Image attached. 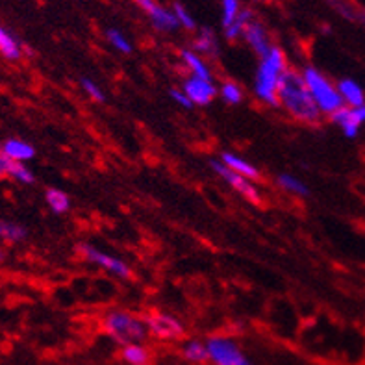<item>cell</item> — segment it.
<instances>
[{
    "label": "cell",
    "instance_id": "44dd1931",
    "mask_svg": "<svg viewBox=\"0 0 365 365\" xmlns=\"http://www.w3.org/2000/svg\"><path fill=\"white\" fill-rule=\"evenodd\" d=\"M250 21H255V14H252V9H249V8L241 9L236 21H234L230 26L225 28V36H227L228 41H236V39L243 37V30H245V26L250 23Z\"/></svg>",
    "mask_w": 365,
    "mask_h": 365
},
{
    "label": "cell",
    "instance_id": "3957f363",
    "mask_svg": "<svg viewBox=\"0 0 365 365\" xmlns=\"http://www.w3.org/2000/svg\"><path fill=\"white\" fill-rule=\"evenodd\" d=\"M104 330L110 334V338L119 345H130V343H143L148 338V329L145 319H139L138 315L130 312L115 310L104 317Z\"/></svg>",
    "mask_w": 365,
    "mask_h": 365
},
{
    "label": "cell",
    "instance_id": "d6a6232c",
    "mask_svg": "<svg viewBox=\"0 0 365 365\" xmlns=\"http://www.w3.org/2000/svg\"><path fill=\"white\" fill-rule=\"evenodd\" d=\"M132 2H134L135 6H139V8L143 9L145 14H148V11H150V9H153L154 6L158 4L156 0H132Z\"/></svg>",
    "mask_w": 365,
    "mask_h": 365
},
{
    "label": "cell",
    "instance_id": "9c48e42d",
    "mask_svg": "<svg viewBox=\"0 0 365 365\" xmlns=\"http://www.w3.org/2000/svg\"><path fill=\"white\" fill-rule=\"evenodd\" d=\"M330 120L334 125H338L349 139H354L360 132V126L365 123V104L358 108L341 106L330 115Z\"/></svg>",
    "mask_w": 365,
    "mask_h": 365
},
{
    "label": "cell",
    "instance_id": "5b68a950",
    "mask_svg": "<svg viewBox=\"0 0 365 365\" xmlns=\"http://www.w3.org/2000/svg\"><path fill=\"white\" fill-rule=\"evenodd\" d=\"M208 358L213 365H252L237 343L225 336H213L206 341Z\"/></svg>",
    "mask_w": 365,
    "mask_h": 365
},
{
    "label": "cell",
    "instance_id": "603a6c76",
    "mask_svg": "<svg viewBox=\"0 0 365 365\" xmlns=\"http://www.w3.org/2000/svg\"><path fill=\"white\" fill-rule=\"evenodd\" d=\"M45 199H46V204H48V208H51L54 213L69 212L71 200H69V197H67V193H65V191L56 190V187H51V190H46Z\"/></svg>",
    "mask_w": 365,
    "mask_h": 365
},
{
    "label": "cell",
    "instance_id": "277c9868",
    "mask_svg": "<svg viewBox=\"0 0 365 365\" xmlns=\"http://www.w3.org/2000/svg\"><path fill=\"white\" fill-rule=\"evenodd\" d=\"M302 78H304L306 88L310 91L312 98L315 101L317 108L324 115H332L334 111H338L339 108L345 106L341 95H339L338 88L330 82L319 69H315L312 65L302 69Z\"/></svg>",
    "mask_w": 365,
    "mask_h": 365
},
{
    "label": "cell",
    "instance_id": "30bf717a",
    "mask_svg": "<svg viewBox=\"0 0 365 365\" xmlns=\"http://www.w3.org/2000/svg\"><path fill=\"white\" fill-rule=\"evenodd\" d=\"M182 91L187 95L191 102H193V106H206L210 102L213 101V97L217 95V89L212 83V80H204V78H197V76H191L184 82V88Z\"/></svg>",
    "mask_w": 365,
    "mask_h": 365
},
{
    "label": "cell",
    "instance_id": "836d02e7",
    "mask_svg": "<svg viewBox=\"0 0 365 365\" xmlns=\"http://www.w3.org/2000/svg\"><path fill=\"white\" fill-rule=\"evenodd\" d=\"M4 259H6V250L2 249V247H0V264H2Z\"/></svg>",
    "mask_w": 365,
    "mask_h": 365
},
{
    "label": "cell",
    "instance_id": "4316f807",
    "mask_svg": "<svg viewBox=\"0 0 365 365\" xmlns=\"http://www.w3.org/2000/svg\"><path fill=\"white\" fill-rule=\"evenodd\" d=\"M222 26H230L237 19L241 11V2L240 0H222Z\"/></svg>",
    "mask_w": 365,
    "mask_h": 365
},
{
    "label": "cell",
    "instance_id": "f1b7e54d",
    "mask_svg": "<svg viewBox=\"0 0 365 365\" xmlns=\"http://www.w3.org/2000/svg\"><path fill=\"white\" fill-rule=\"evenodd\" d=\"M173 14L176 15V19H178L180 26H184L185 30H197V23H195L193 15L187 11V8H185L184 4H180V2H175V4H173Z\"/></svg>",
    "mask_w": 365,
    "mask_h": 365
},
{
    "label": "cell",
    "instance_id": "5bb4252c",
    "mask_svg": "<svg viewBox=\"0 0 365 365\" xmlns=\"http://www.w3.org/2000/svg\"><path fill=\"white\" fill-rule=\"evenodd\" d=\"M338 91L341 95L345 106L358 108L361 104H365V91L361 89L360 83H356L352 78H341L338 82Z\"/></svg>",
    "mask_w": 365,
    "mask_h": 365
},
{
    "label": "cell",
    "instance_id": "7402d4cb",
    "mask_svg": "<svg viewBox=\"0 0 365 365\" xmlns=\"http://www.w3.org/2000/svg\"><path fill=\"white\" fill-rule=\"evenodd\" d=\"M26 237V228L14 221L0 219V241L6 243H19Z\"/></svg>",
    "mask_w": 365,
    "mask_h": 365
},
{
    "label": "cell",
    "instance_id": "cb8c5ba5",
    "mask_svg": "<svg viewBox=\"0 0 365 365\" xmlns=\"http://www.w3.org/2000/svg\"><path fill=\"white\" fill-rule=\"evenodd\" d=\"M278 185H280L282 190L289 191V193L299 195V197H308V195H310V190L306 187L304 182L299 180V178H295L293 175H287V173H284V175H278Z\"/></svg>",
    "mask_w": 365,
    "mask_h": 365
},
{
    "label": "cell",
    "instance_id": "f546056e",
    "mask_svg": "<svg viewBox=\"0 0 365 365\" xmlns=\"http://www.w3.org/2000/svg\"><path fill=\"white\" fill-rule=\"evenodd\" d=\"M80 83H82V89L86 93H88L89 97L93 98V101L97 102H104V93H102V89L98 88L97 83H95V80H89V78H82L80 80Z\"/></svg>",
    "mask_w": 365,
    "mask_h": 365
},
{
    "label": "cell",
    "instance_id": "9a60e30c",
    "mask_svg": "<svg viewBox=\"0 0 365 365\" xmlns=\"http://www.w3.org/2000/svg\"><path fill=\"white\" fill-rule=\"evenodd\" d=\"M221 162L225 163V165L228 167V169H232V171H236L237 175L245 176V178H249V180H259V171L256 169L252 163H249L247 160H243V158L236 156V154L232 153H222L221 156Z\"/></svg>",
    "mask_w": 365,
    "mask_h": 365
},
{
    "label": "cell",
    "instance_id": "ffe728a7",
    "mask_svg": "<svg viewBox=\"0 0 365 365\" xmlns=\"http://www.w3.org/2000/svg\"><path fill=\"white\" fill-rule=\"evenodd\" d=\"M182 356L187 361H191V364H206V361L210 360L206 343L199 341V339H191V341L184 343V347H182Z\"/></svg>",
    "mask_w": 365,
    "mask_h": 365
},
{
    "label": "cell",
    "instance_id": "4dcf8cb0",
    "mask_svg": "<svg viewBox=\"0 0 365 365\" xmlns=\"http://www.w3.org/2000/svg\"><path fill=\"white\" fill-rule=\"evenodd\" d=\"M169 95H171V98L176 102V104H180V106L185 108V110L193 108V102L187 98V95H185L182 89H171V91H169Z\"/></svg>",
    "mask_w": 365,
    "mask_h": 365
},
{
    "label": "cell",
    "instance_id": "d4e9b609",
    "mask_svg": "<svg viewBox=\"0 0 365 365\" xmlns=\"http://www.w3.org/2000/svg\"><path fill=\"white\" fill-rule=\"evenodd\" d=\"M106 39L115 51L123 52V54H130V52H132V43H130L128 37L120 32V30H117V28H110V30H108Z\"/></svg>",
    "mask_w": 365,
    "mask_h": 365
},
{
    "label": "cell",
    "instance_id": "8fae6325",
    "mask_svg": "<svg viewBox=\"0 0 365 365\" xmlns=\"http://www.w3.org/2000/svg\"><path fill=\"white\" fill-rule=\"evenodd\" d=\"M243 37H245L247 45H249L259 58L267 54L269 48L273 46L271 39H269L267 30H265L264 24L258 23V21H250V23L247 24L245 30H243Z\"/></svg>",
    "mask_w": 365,
    "mask_h": 365
},
{
    "label": "cell",
    "instance_id": "6da1fadb",
    "mask_svg": "<svg viewBox=\"0 0 365 365\" xmlns=\"http://www.w3.org/2000/svg\"><path fill=\"white\" fill-rule=\"evenodd\" d=\"M278 102L286 108L289 115L306 125H317L323 115L306 88L302 74L289 67L278 83Z\"/></svg>",
    "mask_w": 365,
    "mask_h": 365
},
{
    "label": "cell",
    "instance_id": "83f0119b",
    "mask_svg": "<svg viewBox=\"0 0 365 365\" xmlns=\"http://www.w3.org/2000/svg\"><path fill=\"white\" fill-rule=\"evenodd\" d=\"M219 93H221L222 101L228 102V104H240V102L243 101V91H241L240 86L234 82L222 83L221 89H219Z\"/></svg>",
    "mask_w": 365,
    "mask_h": 365
},
{
    "label": "cell",
    "instance_id": "52a82bcc",
    "mask_svg": "<svg viewBox=\"0 0 365 365\" xmlns=\"http://www.w3.org/2000/svg\"><path fill=\"white\" fill-rule=\"evenodd\" d=\"M210 165H212L213 171L221 176L222 180L227 182V184H230L232 187L237 191V193L243 195V199H247L249 202H252V204L262 202V195H259L258 187L252 184V180H249V178H245V176L237 175L236 171L228 169L225 163L217 162V160H212V163H210Z\"/></svg>",
    "mask_w": 365,
    "mask_h": 365
},
{
    "label": "cell",
    "instance_id": "7a4b0ae2",
    "mask_svg": "<svg viewBox=\"0 0 365 365\" xmlns=\"http://www.w3.org/2000/svg\"><path fill=\"white\" fill-rule=\"evenodd\" d=\"M287 69L286 56L282 48L273 45L265 56L259 58L255 80V95L269 106H280L278 102V83Z\"/></svg>",
    "mask_w": 365,
    "mask_h": 365
},
{
    "label": "cell",
    "instance_id": "d590c367",
    "mask_svg": "<svg viewBox=\"0 0 365 365\" xmlns=\"http://www.w3.org/2000/svg\"><path fill=\"white\" fill-rule=\"evenodd\" d=\"M143 365H148V364H143Z\"/></svg>",
    "mask_w": 365,
    "mask_h": 365
},
{
    "label": "cell",
    "instance_id": "8992f818",
    "mask_svg": "<svg viewBox=\"0 0 365 365\" xmlns=\"http://www.w3.org/2000/svg\"><path fill=\"white\" fill-rule=\"evenodd\" d=\"M148 334L162 341H176L184 336V327L176 317L163 312H153L145 317Z\"/></svg>",
    "mask_w": 365,
    "mask_h": 365
},
{
    "label": "cell",
    "instance_id": "ba28073f",
    "mask_svg": "<svg viewBox=\"0 0 365 365\" xmlns=\"http://www.w3.org/2000/svg\"><path fill=\"white\" fill-rule=\"evenodd\" d=\"M78 252L82 255V258L86 259V262L98 265V267L102 269H106V271H110V273L115 274V277L128 278L130 274H132L130 267L123 262V259L108 255V252H102V250L88 245V243H82V245L78 247Z\"/></svg>",
    "mask_w": 365,
    "mask_h": 365
},
{
    "label": "cell",
    "instance_id": "2e32d148",
    "mask_svg": "<svg viewBox=\"0 0 365 365\" xmlns=\"http://www.w3.org/2000/svg\"><path fill=\"white\" fill-rule=\"evenodd\" d=\"M0 54L9 61H19L23 56V46L4 26H0Z\"/></svg>",
    "mask_w": 365,
    "mask_h": 365
},
{
    "label": "cell",
    "instance_id": "e0dca14e",
    "mask_svg": "<svg viewBox=\"0 0 365 365\" xmlns=\"http://www.w3.org/2000/svg\"><path fill=\"white\" fill-rule=\"evenodd\" d=\"M193 51L197 52V54L206 56L217 54V37H215V34H213L210 28H200L199 36H197V39L193 41Z\"/></svg>",
    "mask_w": 365,
    "mask_h": 365
},
{
    "label": "cell",
    "instance_id": "4fadbf2b",
    "mask_svg": "<svg viewBox=\"0 0 365 365\" xmlns=\"http://www.w3.org/2000/svg\"><path fill=\"white\" fill-rule=\"evenodd\" d=\"M147 15L150 19L153 26L156 30H160V32H175V30L180 28V23H178L176 15L173 14V9H167L160 4L154 6Z\"/></svg>",
    "mask_w": 365,
    "mask_h": 365
},
{
    "label": "cell",
    "instance_id": "d6986e66",
    "mask_svg": "<svg viewBox=\"0 0 365 365\" xmlns=\"http://www.w3.org/2000/svg\"><path fill=\"white\" fill-rule=\"evenodd\" d=\"M120 358L128 365H143L148 364V360H150V351L143 347L141 343H130V345L123 347Z\"/></svg>",
    "mask_w": 365,
    "mask_h": 365
},
{
    "label": "cell",
    "instance_id": "1f68e13d",
    "mask_svg": "<svg viewBox=\"0 0 365 365\" xmlns=\"http://www.w3.org/2000/svg\"><path fill=\"white\" fill-rule=\"evenodd\" d=\"M11 163H14V160H9V158L0 150V178H9Z\"/></svg>",
    "mask_w": 365,
    "mask_h": 365
},
{
    "label": "cell",
    "instance_id": "e575fe53",
    "mask_svg": "<svg viewBox=\"0 0 365 365\" xmlns=\"http://www.w3.org/2000/svg\"><path fill=\"white\" fill-rule=\"evenodd\" d=\"M264 2H267V0H264Z\"/></svg>",
    "mask_w": 365,
    "mask_h": 365
},
{
    "label": "cell",
    "instance_id": "484cf974",
    "mask_svg": "<svg viewBox=\"0 0 365 365\" xmlns=\"http://www.w3.org/2000/svg\"><path fill=\"white\" fill-rule=\"evenodd\" d=\"M9 178L21 182L24 185H30L36 182V175H34L23 162H14L11 163V169H9Z\"/></svg>",
    "mask_w": 365,
    "mask_h": 365
},
{
    "label": "cell",
    "instance_id": "7c38bea8",
    "mask_svg": "<svg viewBox=\"0 0 365 365\" xmlns=\"http://www.w3.org/2000/svg\"><path fill=\"white\" fill-rule=\"evenodd\" d=\"M0 150H2L9 160H14V162H30V160L36 156V148L30 143H26V141H23V139L17 138L6 139L4 143L0 145Z\"/></svg>",
    "mask_w": 365,
    "mask_h": 365
},
{
    "label": "cell",
    "instance_id": "ac0fdd59",
    "mask_svg": "<svg viewBox=\"0 0 365 365\" xmlns=\"http://www.w3.org/2000/svg\"><path fill=\"white\" fill-rule=\"evenodd\" d=\"M182 60L187 65V69L193 73V76L204 80H212V73H210L206 61L200 58V54H197L195 51H182Z\"/></svg>",
    "mask_w": 365,
    "mask_h": 365
}]
</instances>
